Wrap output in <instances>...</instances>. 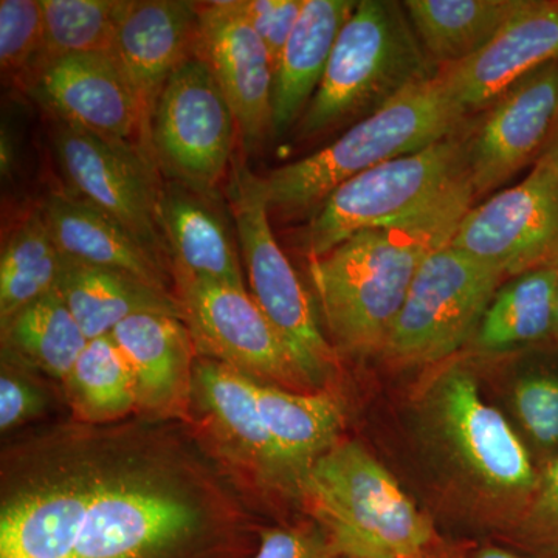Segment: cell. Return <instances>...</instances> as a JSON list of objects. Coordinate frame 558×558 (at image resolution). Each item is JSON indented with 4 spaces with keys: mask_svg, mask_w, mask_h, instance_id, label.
<instances>
[{
    "mask_svg": "<svg viewBox=\"0 0 558 558\" xmlns=\"http://www.w3.org/2000/svg\"><path fill=\"white\" fill-rule=\"evenodd\" d=\"M175 429L62 425L3 451L0 558H245L240 499Z\"/></svg>",
    "mask_w": 558,
    "mask_h": 558,
    "instance_id": "cell-1",
    "label": "cell"
},
{
    "mask_svg": "<svg viewBox=\"0 0 558 558\" xmlns=\"http://www.w3.org/2000/svg\"><path fill=\"white\" fill-rule=\"evenodd\" d=\"M475 201L469 174L414 215L360 231L310 260L333 343L351 355L380 354L424 260L453 241Z\"/></svg>",
    "mask_w": 558,
    "mask_h": 558,
    "instance_id": "cell-2",
    "label": "cell"
},
{
    "mask_svg": "<svg viewBox=\"0 0 558 558\" xmlns=\"http://www.w3.org/2000/svg\"><path fill=\"white\" fill-rule=\"evenodd\" d=\"M465 121L468 116L451 100L438 73L418 81L336 142L263 178L269 211L286 218L314 215L341 183L428 148L461 130Z\"/></svg>",
    "mask_w": 558,
    "mask_h": 558,
    "instance_id": "cell-3",
    "label": "cell"
},
{
    "mask_svg": "<svg viewBox=\"0 0 558 558\" xmlns=\"http://www.w3.org/2000/svg\"><path fill=\"white\" fill-rule=\"evenodd\" d=\"M418 43L403 3L359 0L299 121L300 138L318 137L371 116L400 92L438 73Z\"/></svg>",
    "mask_w": 558,
    "mask_h": 558,
    "instance_id": "cell-4",
    "label": "cell"
},
{
    "mask_svg": "<svg viewBox=\"0 0 558 558\" xmlns=\"http://www.w3.org/2000/svg\"><path fill=\"white\" fill-rule=\"evenodd\" d=\"M301 495L339 558H428L435 531L395 476L359 442H337L312 465Z\"/></svg>",
    "mask_w": 558,
    "mask_h": 558,
    "instance_id": "cell-5",
    "label": "cell"
},
{
    "mask_svg": "<svg viewBox=\"0 0 558 558\" xmlns=\"http://www.w3.org/2000/svg\"><path fill=\"white\" fill-rule=\"evenodd\" d=\"M230 174V213L250 295L288 349L307 388H323L337 371L336 348L319 329L310 296L275 238L263 178L253 174L242 157H234Z\"/></svg>",
    "mask_w": 558,
    "mask_h": 558,
    "instance_id": "cell-6",
    "label": "cell"
},
{
    "mask_svg": "<svg viewBox=\"0 0 558 558\" xmlns=\"http://www.w3.org/2000/svg\"><path fill=\"white\" fill-rule=\"evenodd\" d=\"M468 126L428 148L377 165L337 186L312 215L303 247L323 258L360 231L414 215L465 178Z\"/></svg>",
    "mask_w": 558,
    "mask_h": 558,
    "instance_id": "cell-7",
    "label": "cell"
},
{
    "mask_svg": "<svg viewBox=\"0 0 558 558\" xmlns=\"http://www.w3.org/2000/svg\"><path fill=\"white\" fill-rule=\"evenodd\" d=\"M506 275L446 245L422 264L380 354L400 365H428L473 340Z\"/></svg>",
    "mask_w": 558,
    "mask_h": 558,
    "instance_id": "cell-8",
    "label": "cell"
},
{
    "mask_svg": "<svg viewBox=\"0 0 558 558\" xmlns=\"http://www.w3.org/2000/svg\"><path fill=\"white\" fill-rule=\"evenodd\" d=\"M240 138L236 117L207 60L196 51L161 90L150 148L160 174L208 196L230 174Z\"/></svg>",
    "mask_w": 558,
    "mask_h": 558,
    "instance_id": "cell-9",
    "label": "cell"
},
{
    "mask_svg": "<svg viewBox=\"0 0 558 558\" xmlns=\"http://www.w3.org/2000/svg\"><path fill=\"white\" fill-rule=\"evenodd\" d=\"M50 146L73 194L116 219L156 258L170 259L161 234L163 182L153 160L134 143L113 142L50 119Z\"/></svg>",
    "mask_w": 558,
    "mask_h": 558,
    "instance_id": "cell-10",
    "label": "cell"
},
{
    "mask_svg": "<svg viewBox=\"0 0 558 558\" xmlns=\"http://www.w3.org/2000/svg\"><path fill=\"white\" fill-rule=\"evenodd\" d=\"M180 317L197 355L216 360L252 379L290 389L307 385L269 319L247 290L172 275Z\"/></svg>",
    "mask_w": 558,
    "mask_h": 558,
    "instance_id": "cell-11",
    "label": "cell"
},
{
    "mask_svg": "<svg viewBox=\"0 0 558 558\" xmlns=\"http://www.w3.org/2000/svg\"><path fill=\"white\" fill-rule=\"evenodd\" d=\"M558 135V60L532 70L468 128V171L476 197L537 163Z\"/></svg>",
    "mask_w": 558,
    "mask_h": 558,
    "instance_id": "cell-12",
    "label": "cell"
},
{
    "mask_svg": "<svg viewBox=\"0 0 558 558\" xmlns=\"http://www.w3.org/2000/svg\"><path fill=\"white\" fill-rule=\"evenodd\" d=\"M506 278L558 264V174L532 168L519 185L469 209L450 242Z\"/></svg>",
    "mask_w": 558,
    "mask_h": 558,
    "instance_id": "cell-13",
    "label": "cell"
},
{
    "mask_svg": "<svg viewBox=\"0 0 558 558\" xmlns=\"http://www.w3.org/2000/svg\"><path fill=\"white\" fill-rule=\"evenodd\" d=\"M432 405L436 427L470 476L488 490L531 498L539 472L506 417L483 399L469 371H446Z\"/></svg>",
    "mask_w": 558,
    "mask_h": 558,
    "instance_id": "cell-14",
    "label": "cell"
},
{
    "mask_svg": "<svg viewBox=\"0 0 558 558\" xmlns=\"http://www.w3.org/2000/svg\"><path fill=\"white\" fill-rule=\"evenodd\" d=\"M22 86L50 119L140 148L142 109L113 51L72 54L49 62L27 76Z\"/></svg>",
    "mask_w": 558,
    "mask_h": 558,
    "instance_id": "cell-15",
    "label": "cell"
},
{
    "mask_svg": "<svg viewBox=\"0 0 558 558\" xmlns=\"http://www.w3.org/2000/svg\"><path fill=\"white\" fill-rule=\"evenodd\" d=\"M199 44L238 121L245 153L274 135V65L269 50L231 2L197 3Z\"/></svg>",
    "mask_w": 558,
    "mask_h": 558,
    "instance_id": "cell-16",
    "label": "cell"
},
{
    "mask_svg": "<svg viewBox=\"0 0 558 558\" xmlns=\"http://www.w3.org/2000/svg\"><path fill=\"white\" fill-rule=\"evenodd\" d=\"M199 44V9L185 0H132L117 35L113 53L137 95L142 109L140 148H150L154 113L161 90Z\"/></svg>",
    "mask_w": 558,
    "mask_h": 558,
    "instance_id": "cell-17",
    "label": "cell"
},
{
    "mask_svg": "<svg viewBox=\"0 0 558 558\" xmlns=\"http://www.w3.org/2000/svg\"><path fill=\"white\" fill-rule=\"evenodd\" d=\"M558 60V0H527L524 9L475 57L438 70L465 116L488 108L532 70Z\"/></svg>",
    "mask_w": 558,
    "mask_h": 558,
    "instance_id": "cell-18",
    "label": "cell"
},
{
    "mask_svg": "<svg viewBox=\"0 0 558 558\" xmlns=\"http://www.w3.org/2000/svg\"><path fill=\"white\" fill-rule=\"evenodd\" d=\"M110 336L130 363L137 414L150 421H190L197 351L182 318L138 314Z\"/></svg>",
    "mask_w": 558,
    "mask_h": 558,
    "instance_id": "cell-19",
    "label": "cell"
},
{
    "mask_svg": "<svg viewBox=\"0 0 558 558\" xmlns=\"http://www.w3.org/2000/svg\"><path fill=\"white\" fill-rule=\"evenodd\" d=\"M193 403L227 458L264 486L295 494L260 414L255 379L199 355L194 365Z\"/></svg>",
    "mask_w": 558,
    "mask_h": 558,
    "instance_id": "cell-20",
    "label": "cell"
},
{
    "mask_svg": "<svg viewBox=\"0 0 558 558\" xmlns=\"http://www.w3.org/2000/svg\"><path fill=\"white\" fill-rule=\"evenodd\" d=\"M222 205L220 196L165 180L157 218L170 253L171 271L245 289L240 241Z\"/></svg>",
    "mask_w": 558,
    "mask_h": 558,
    "instance_id": "cell-21",
    "label": "cell"
},
{
    "mask_svg": "<svg viewBox=\"0 0 558 558\" xmlns=\"http://www.w3.org/2000/svg\"><path fill=\"white\" fill-rule=\"evenodd\" d=\"M65 258L95 267L124 271L154 288L171 292L167 264L143 247L116 219L73 193L51 191L39 205Z\"/></svg>",
    "mask_w": 558,
    "mask_h": 558,
    "instance_id": "cell-22",
    "label": "cell"
},
{
    "mask_svg": "<svg viewBox=\"0 0 558 558\" xmlns=\"http://www.w3.org/2000/svg\"><path fill=\"white\" fill-rule=\"evenodd\" d=\"M359 0H304L274 72V135L300 121L317 92L341 28Z\"/></svg>",
    "mask_w": 558,
    "mask_h": 558,
    "instance_id": "cell-23",
    "label": "cell"
},
{
    "mask_svg": "<svg viewBox=\"0 0 558 558\" xmlns=\"http://www.w3.org/2000/svg\"><path fill=\"white\" fill-rule=\"evenodd\" d=\"M259 410L269 429L293 492L326 451L332 449L343 427L340 400L328 391L301 395L255 380Z\"/></svg>",
    "mask_w": 558,
    "mask_h": 558,
    "instance_id": "cell-24",
    "label": "cell"
},
{
    "mask_svg": "<svg viewBox=\"0 0 558 558\" xmlns=\"http://www.w3.org/2000/svg\"><path fill=\"white\" fill-rule=\"evenodd\" d=\"M57 290L89 340L110 336L124 319L138 314L182 318L175 293L154 288L124 271L75 259H64Z\"/></svg>",
    "mask_w": 558,
    "mask_h": 558,
    "instance_id": "cell-25",
    "label": "cell"
},
{
    "mask_svg": "<svg viewBox=\"0 0 558 558\" xmlns=\"http://www.w3.org/2000/svg\"><path fill=\"white\" fill-rule=\"evenodd\" d=\"M527 0H407L418 43L436 68H449L486 49Z\"/></svg>",
    "mask_w": 558,
    "mask_h": 558,
    "instance_id": "cell-26",
    "label": "cell"
},
{
    "mask_svg": "<svg viewBox=\"0 0 558 558\" xmlns=\"http://www.w3.org/2000/svg\"><path fill=\"white\" fill-rule=\"evenodd\" d=\"M557 266L539 267L509 278L481 319L473 341L483 351H502L554 337Z\"/></svg>",
    "mask_w": 558,
    "mask_h": 558,
    "instance_id": "cell-27",
    "label": "cell"
},
{
    "mask_svg": "<svg viewBox=\"0 0 558 558\" xmlns=\"http://www.w3.org/2000/svg\"><path fill=\"white\" fill-rule=\"evenodd\" d=\"M2 351L31 368L64 380L89 343L58 290L0 325Z\"/></svg>",
    "mask_w": 558,
    "mask_h": 558,
    "instance_id": "cell-28",
    "label": "cell"
},
{
    "mask_svg": "<svg viewBox=\"0 0 558 558\" xmlns=\"http://www.w3.org/2000/svg\"><path fill=\"white\" fill-rule=\"evenodd\" d=\"M62 381L70 409L81 424H116L137 413L134 376L112 336L89 340Z\"/></svg>",
    "mask_w": 558,
    "mask_h": 558,
    "instance_id": "cell-29",
    "label": "cell"
},
{
    "mask_svg": "<svg viewBox=\"0 0 558 558\" xmlns=\"http://www.w3.org/2000/svg\"><path fill=\"white\" fill-rule=\"evenodd\" d=\"M64 259L39 208L33 209L14 227L2 247L0 325L57 290Z\"/></svg>",
    "mask_w": 558,
    "mask_h": 558,
    "instance_id": "cell-30",
    "label": "cell"
},
{
    "mask_svg": "<svg viewBox=\"0 0 558 558\" xmlns=\"http://www.w3.org/2000/svg\"><path fill=\"white\" fill-rule=\"evenodd\" d=\"M131 2L40 0L44 16L43 46L27 76L64 57L113 51L121 21L130 10Z\"/></svg>",
    "mask_w": 558,
    "mask_h": 558,
    "instance_id": "cell-31",
    "label": "cell"
},
{
    "mask_svg": "<svg viewBox=\"0 0 558 558\" xmlns=\"http://www.w3.org/2000/svg\"><path fill=\"white\" fill-rule=\"evenodd\" d=\"M508 535L520 558H558V454L539 472L538 483Z\"/></svg>",
    "mask_w": 558,
    "mask_h": 558,
    "instance_id": "cell-32",
    "label": "cell"
},
{
    "mask_svg": "<svg viewBox=\"0 0 558 558\" xmlns=\"http://www.w3.org/2000/svg\"><path fill=\"white\" fill-rule=\"evenodd\" d=\"M43 36L40 0L0 2V65L3 76L22 84L38 60Z\"/></svg>",
    "mask_w": 558,
    "mask_h": 558,
    "instance_id": "cell-33",
    "label": "cell"
},
{
    "mask_svg": "<svg viewBox=\"0 0 558 558\" xmlns=\"http://www.w3.org/2000/svg\"><path fill=\"white\" fill-rule=\"evenodd\" d=\"M512 405L532 442L542 450L558 451L557 374L532 373L521 377L513 388Z\"/></svg>",
    "mask_w": 558,
    "mask_h": 558,
    "instance_id": "cell-34",
    "label": "cell"
},
{
    "mask_svg": "<svg viewBox=\"0 0 558 558\" xmlns=\"http://www.w3.org/2000/svg\"><path fill=\"white\" fill-rule=\"evenodd\" d=\"M31 366L2 351L0 374V429L11 432L40 416L47 409V395L27 373Z\"/></svg>",
    "mask_w": 558,
    "mask_h": 558,
    "instance_id": "cell-35",
    "label": "cell"
},
{
    "mask_svg": "<svg viewBox=\"0 0 558 558\" xmlns=\"http://www.w3.org/2000/svg\"><path fill=\"white\" fill-rule=\"evenodd\" d=\"M230 2L269 50L275 72L279 57L299 22L304 0H230Z\"/></svg>",
    "mask_w": 558,
    "mask_h": 558,
    "instance_id": "cell-36",
    "label": "cell"
},
{
    "mask_svg": "<svg viewBox=\"0 0 558 558\" xmlns=\"http://www.w3.org/2000/svg\"><path fill=\"white\" fill-rule=\"evenodd\" d=\"M252 558H339L328 532L319 524H299L259 531Z\"/></svg>",
    "mask_w": 558,
    "mask_h": 558,
    "instance_id": "cell-37",
    "label": "cell"
},
{
    "mask_svg": "<svg viewBox=\"0 0 558 558\" xmlns=\"http://www.w3.org/2000/svg\"><path fill=\"white\" fill-rule=\"evenodd\" d=\"M532 168H538V170H546L558 174V135L554 140L553 145L546 149V153L539 157L537 163Z\"/></svg>",
    "mask_w": 558,
    "mask_h": 558,
    "instance_id": "cell-38",
    "label": "cell"
},
{
    "mask_svg": "<svg viewBox=\"0 0 558 558\" xmlns=\"http://www.w3.org/2000/svg\"><path fill=\"white\" fill-rule=\"evenodd\" d=\"M468 558H520L515 553L510 549L502 548V546H484L475 553L470 554Z\"/></svg>",
    "mask_w": 558,
    "mask_h": 558,
    "instance_id": "cell-39",
    "label": "cell"
},
{
    "mask_svg": "<svg viewBox=\"0 0 558 558\" xmlns=\"http://www.w3.org/2000/svg\"><path fill=\"white\" fill-rule=\"evenodd\" d=\"M554 337L558 340V282L556 290V306H554Z\"/></svg>",
    "mask_w": 558,
    "mask_h": 558,
    "instance_id": "cell-40",
    "label": "cell"
}]
</instances>
